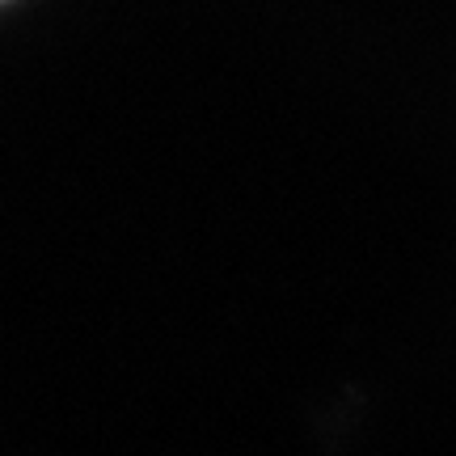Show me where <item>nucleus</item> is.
<instances>
[{"label":"nucleus","instance_id":"obj_1","mask_svg":"<svg viewBox=\"0 0 456 456\" xmlns=\"http://www.w3.org/2000/svg\"><path fill=\"white\" fill-rule=\"evenodd\" d=\"M0 4H4V0H0Z\"/></svg>","mask_w":456,"mask_h":456}]
</instances>
